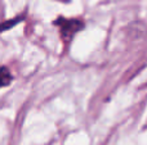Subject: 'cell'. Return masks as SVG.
<instances>
[{"label":"cell","mask_w":147,"mask_h":145,"mask_svg":"<svg viewBox=\"0 0 147 145\" xmlns=\"http://www.w3.org/2000/svg\"><path fill=\"white\" fill-rule=\"evenodd\" d=\"M13 76L10 74L9 69L7 67H0V87L8 86L12 82Z\"/></svg>","instance_id":"7a4b0ae2"},{"label":"cell","mask_w":147,"mask_h":145,"mask_svg":"<svg viewBox=\"0 0 147 145\" xmlns=\"http://www.w3.org/2000/svg\"><path fill=\"white\" fill-rule=\"evenodd\" d=\"M53 23L56 26H59L61 35L66 43H70L74 39V36H75L79 31H81L84 28V23H83V21H80V19L58 18V19H56Z\"/></svg>","instance_id":"6da1fadb"}]
</instances>
